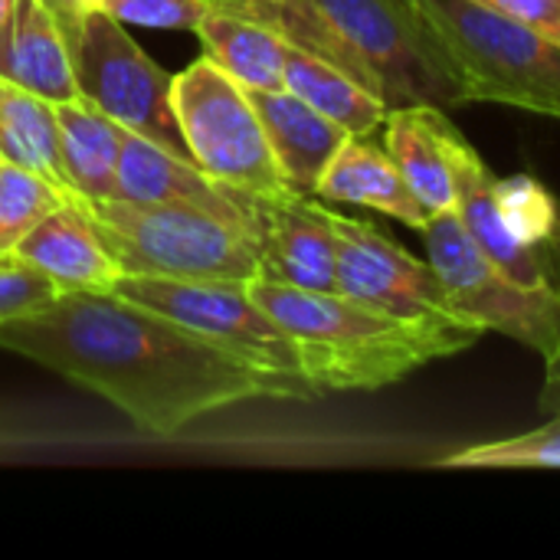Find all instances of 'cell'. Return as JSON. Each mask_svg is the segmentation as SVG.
I'll list each match as a JSON object with an SVG mask.
<instances>
[{
	"label": "cell",
	"mask_w": 560,
	"mask_h": 560,
	"mask_svg": "<svg viewBox=\"0 0 560 560\" xmlns=\"http://www.w3.org/2000/svg\"><path fill=\"white\" fill-rule=\"evenodd\" d=\"M0 351L30 358L105 397L138 430L174 436L246 400H302L325 390L243 364L180 322L115 292H56L0 325Z\"/></svg>",
	"instance_id": "obj_1"
},
{
	"label": "cell",
	"mask_w": 560,
	"mask_h": 560,
	"mask_svg": "<svg viewBox=\"0 0 560 560\" xmlns=\"http://www.w3.org/2000/svg\"><path fill=\"white\" fill-rule=\"evenodd\" d=\"M246 289L285 328L295 341L305 377L325 394L390 387L482 338L479 328L413 325L374 312L341 292L295 289L266 276L249 279Z\"/></svg>",
	"instance_id": "obj_2"
},
{
	"label": "cell",
	"mask_w": 560,
	"mask_h": 560,
	"mask_svg": "<svg viewBox=\"0 0 560 560\" xmlns=\"http://www.w3.org/2000/svg\"><path fill=\"white\" fill-rule=\"evenodd\" d=\"M85 213L121 276L194 282H249L259 276V240L240 220L190 203L118 197L85 203Z\"/></svg>",
	"instance_id": "obj_3"
},
{
	"label": "cell",
	"mask_w": 560,
	"mask_h": 560,
	"mask_svg": "<svg viewBox=\"0 0 560 560\" xmlns=\"http://www.w3.org/2000/svg\"><path fill=\"white\" fill-rule=\"evenodd\" d=\"M341 43L351 72L387 108L469 105L459 69L417 0H312Z\"/></svg>",
	"instance_id": "obj_4"
},
{
	"label": "cell",
	"mask_w": 560,
	"mask_h": 560,
	"mask_svg": "<svg viewBox=\"0 0 560 560\" xmlns=\"http://www.w3.org/2000/svg\"><path fill=\"white\" fill-rule=\"evenodd\" d=\"M453 56L466 98L560 121V43L472 0H417Z\"/></svg>",
	"instance_id": "obj_5"
},
{
	"label": "cell",
	"mask_w": 560,
	"mask_h": 560,
	"mask_svg": "<svg viewBox=\"0 0 560 560\" xmlns=\"http://www.w3.org/2000/svg\"><path fill=\"white\" fill-rule=\"evenodd\" d=\"M174 112L190 158L203 174L256 197L289 194L249 89L210 56L174 75Z\"/></svg>",
	"instance_id": "obj_6"
},
{
	"label": "cell",
	"mask_w": 560,
	"mask_h": 560,
	"mask_svg": "<svg viewBox=\"0 0 560 560\" xmlns=\"http://www.w3.org/2000/svg\"><path fill=\"white\" fill-rule=\"evenodd\" d=\"M427 259L436 269L450 302L479 331H499L551 358L560 345V289L515 282L466 233L456 210L433 213L420 230Z\"/></svg>",
	"instance_id": "obj_7"
},
{
	"label": "cell",
	"mask_w": 560,
	"mask_h": 560,
	"mask_svg": "<svg viewBox=\"0 0 560 560\" xmlns=\"http://www.w3.org/2000/svg\"><path fill=\"white\" fill-rule=\"evenodd\" d=\"M75 89L121 128L194 161L174 112V75L164 72L108 10H89L72 52Z\"/></svg>",
	"instance_id": "obj_8"
},
{
	"label": "cell",
	"mask_w": 560,
	"mask_h": 560,
	"mask_svg": "<svg viewBox=\"0 0 560 560\" xmlns=\"http://www.w3.org/2000/svg\"><path fill=\"white\" fill-rule=\"evenodd\" d=\"M115 295L161 312L184 328L203 335L226 354L249 368L279 377H305L295 341L285 328L249 295L246 282H194L158 276H118ZM318 387V384H315Z\"/></svg>",
	"instance_id": "obj_9"
},
{
	"label": "cell",
	"mask_w": 560,
	"mask_h": 560,
	"mask_svg": "<svg viewBox=\"0 0 560 560\" xmlns=\"http://www.w3.org/2000/svg\"><path fill=\"white\" fill-rule=\"evenodd\" d=\"M335 233L341 295L413 325L476 328L456 312L430 259H417L368 220L335 213Z\"/></svg>",
	"instance_id": "obj_10"
},
{
	"label": "cell",
	"mask_w": 560,
	"mask_h": 560,
	"mask_svg": "<svg viewBox=\"0 0 560 560\" xmlns=\"http://www.w3.org/2000/svg\"><path fill=\"white\" fill-rule=\"evenodd\" d=\"M259 276L295 289L338 292V233L335 210L305 194L249 197Z\"/></svg>",
	"instance_id": "obj_11"
},
{
	"label": "cell",
	"mask_w": 560,
	"mask_h": 560,
	"mask_svg": "<svg viewBox=\"0 0 560 560\" xmlns=\"http://www.w3.org/2000/svg\"><path fill=\"white\" fill-rule=\"evenodd\" d=\"M249 197L243 190H233L210 174H203L194 161H184L154 141L121 131V151H118V200H138V203H190L230 220H240L253 226Z\"/></svg>",
	"instance_id": "obj_12"
},
{
	"label": "cell",
	"mask_w": 560,
	"mask_h": 560,
	"mask_svg": "<svg viewBox=\"0 0 560 560\" xmlns=\"http://www.w3.org/2000/svg\"><path fill=\"white\" fill-rule=\"evenodd\" d=\"M7 256L36 269L56 292H112L121 276L79 197L46 213Z\"/></svg>",
	"instance_id": "obj_13"
},
{
	"label": "cell",
	"mask_w": 560,
	"mask_h": 560,
	"mask_svg": "<svg viewBox=\"0 0 560 560\" xmlns=\"http://www.w3.org/2000/svg\"><path fill=\"white\" fill-rule=\"evenodd\" d=\"M249 98L285 187L315 197V187L338 148L348 141V131L289 89H249Z\"/></svg>",
	"instance_id": "obj_14"
},
{
	"label": "cell",
	"mask_w": 560,
	"mask_h": 560,
	"mask_svg": "<svg viewBox=\"0 0 560 560\" xmlns=\"http://www.w3.org/2000/svg\"><path fill=\"white\" fill-rule=\"evenodd\" d=\"M384 148L407 177L410 190L423 210L443 213L456 210V164H453V135L446 108L436 105H404L390 108L384 118Z\"/></svg>",
	"instance_id": "obj_15"
},
{
	"label": "cell",
	"mask_w": 560,
	"mask_h": 560,
	"mask_svg": "<svg viewBox=\"0 0 560 560\" xmlns=\"http://www.w3.org/2000/svg\"><path fill=\"white\" fill-rule=\"evenodd\" d=\"M453 164H456V213L466 226V233L476 240V246L499 262L515 282L532 285V289H558V272L555 266L518 246L495 210V174L482 161V154L466 141V135L456 128L453 135Z\"/></svg>",
	"instance_id": "obj_16"
},
{
	"label": "cell",
	"mask_w": 560,
	"mask_h": 560,
	"mask_svg": "<svg viewBox=\"0 0 560 560\" xmlns=\"http://www.w3.org/2000/svg\"><path fill=\"white\" fill-rule=\"evenodd\" d=\"M315 197L377 210L390 220L407 223L410 230H423L430 220L387 148L371 141V135H348V141L325 167Z\"/></svg>",
	"instance_id": "obj_17"
},
{
	"label": "cell",
	"mask_w": 560,
	"mask_h": 560,
	"mask_svg": "<svg viewBox=\"0 0 560 560\" xmlns=\"http://www.w3.org/2000/svg\"><path fill=\"white\" fill-rule=\"evenodd\" d=\"M0 79L49 102L79 95L69 43L43 0H16L0 26Z\"/></svg>",
	"instance_id": "obj_18"
},
{
	"label": "cell",
	"mask_w": 560,
	"mask_h": 560,
	"mask_svg": "<svg viewBox=\"0 0 560 560\" xmlns=\"http://www.w3.org/2000/svg\"><path fill=\"white\" fill-rule=\"evenodd\" d=\"M56 121H59V154H62L69 190L85 203L115 200L118 151H121L125 128L82 95L56 102Z\"/></svg>",
	"instance_id": "obj_19"
},
{
	"label": "cell",
	"mask_w": 560,
	"mask_h": 560,
	"mask_svg": "<svg viewBox=\"0 0 560 560\" xmlns=\"http://www.w3.org/2000/svg\"><path fill=\"white\" fill-rule=\"evenodd\" d=\"M203 56L246 89H282L285 39L266 23L220 3H207L197 30Z\"/></svg>",
	"instance_id": "obj_20"
},
{
	"label": "cell",
	"mask_w": 560,
	"mask_h": 560,
	"mask_svg": "<svg viewBox=\"0 0 560 560\" xmlns=\"http://www.w3.org/2000/svg\"><path fill=\"white\" fill-rule=\"evenodd\" d=\"M282 89L338 121L348 135H374L390 112L387 102L364 82H358L351 72L289 43L282 62Z\"/></svg>",
	"instance_id": "obj_21"
},
{
	"label": "cell",
	"mask_w": 560,
	"mask_h": 560,
	"mask_svg": "<svg viewBox=\"0 0 560 560\" xmlns=\"http://www.w3.org/2000/svg\"><path fill=\"white\" fill-rule=\"evenodd\" d=\"M0 161L30 167L52 180L59 190L72 194L59 154L56 102L7 79H0Z\"/></svg>",
	"instance_id": "obj_22"
},
{
	"label": "cell",
	"mask_w": 560,
	"mask_h": 560,
	"mask_svg": "<svg viewBox=\"0 0 560 560\" xmlns=\"http://www.w3.org/2000/svg\"><path fill=\"white\" fill-rule=\"evenodd\" d=\"M495 210L505 226V233L545 256L558 272L560 289V203L558 197L532 174L515 177H495Z\"/></svg>",
	"instance_id": "obj_23"
},
{
	"label": "cell",
	"mask_w": 560,
	"mask_h": 560,
	"mask_svg": "<svg viewBox=\"0 0 560 560\" xmlns=\"http://www.w3.org/2000/svg\"><path fill=\"white\" fill-rule=\"evenodd\" d=\"M436 469H560V417L522 436L456 450L436 459Z\"/></svg>",
	"instance_id": "obj_24"
},
{
	"label": "cell",
	"mask_w": 560,
	"mask_h": 560,
	"mask_svg": "<svg viewBox=\"0 0 560 560\" xmlns=\"http://www.w3.org/2000/svg\"><path fill=\"white\" fill-rule=\"evenodd\" d=\"M72 194L59 190L43 174L0 161V256H7L46 213Z\"/></svg>",
	"instance_id": "obj_25"
},
{
	"label": "cell",
	"mask_w": 560,
	"mask_h": 560,
	"mask_svg": "<svg viewBox=\"0 0 560 560\" xmlns=\"http://www.w3.org/2000/svg\"><path fill=\"white\" fill-rule=\"evenodd\" d=\"M207 10V0H115L112 16H118L125 26H154V30H197L200 16Z\"/></svg>",
	"instance_id": "obj_26"
},
{
	"label": "cell",
	"mask_w": 560,
	"mask_h": 560,
	"mask_svg": "<svg viewBox=\"0 0 560 560\" xmlns=\"http://www.w3.org/2000/svg\"><path fill=\"white\" fill-rule=\"evenodd\" d=\"M56 295V285L49 279H43L36 269L0 256V325L39 308L43 302H49Z\"/></svg>",
	"instance_id": "obj_27"
},
{
	"label": "cell",
	"mask_w": 560,
	"mask_h": 560,
	"mask_svg": "<svg viewBox=\"0 0 560 560\" xmlns=\"http://www.w3.org/2000/svg\"><path fill=\"white\" fill-rule=\"evenodd\" d=\"M472 3H482L509 20L535 26L560 43V0H472Z\"/></svg>",
	"instance_id": "obj_28"
},
{
	"label": "cell",
	"mask_w": 560,
	"mask_h": 560,
	"mask_svg": "<svg viewBox=\"0 0 560 560\" xmlns=\"http://www.w3.org/2000/svg\"><path fill=\"white\" fill-rule=\"evenodd\" d=\"M43 7L52 13V20L59 23L66 43H69V52H75L79 46V33H82V20H85V3L82 0H43Z\"/></svg>",
	"instance_id": "obj_29"
},
{
	"label": "cell",
	"mask_w": 560,
	"mask_h": 560,
	"mask_svg": "<svg viewBox=\"0 0 560 560\" xmlns=\"http://www.w3.org/2000/svg\"><path fill=\"white\" fill-rule=\"evenodd\" d=\"M538 410L545 417H560V345L551 358H545V384L538 394Z\"/></svg>",
	"instance_id": "obj_30"
},
{
	"label": "cell",
	"mask_w": 560,
	"mask_h": 560,
	"mask_svg": "<svg viewBox=\"0 0 560 560\" xmlns=\"http://www.w3.org/2000/svg\"><path fill=\"white\" fill-rule=\"evenodd\" d=\"M82 3H85V10H112L115 0H82Z\"/></svg>",
	"instance_id": "obj_31"
},
{
	"label": "cell",
	"mask_w": 560,
	"mask_h": 560,
	"mask_svg": "<svg viewBox=\"0 0 560 560\" xmlns=\"http://www.w3.org/2000/svg\"><path fill=\"white\" fill-rule=\"evenodd\" d=\"M13 3H16V0H0V26L7 23V16H10V10H13Z\"/></svg>",
	"instance_id": "obj_32"
}]
</instances>
